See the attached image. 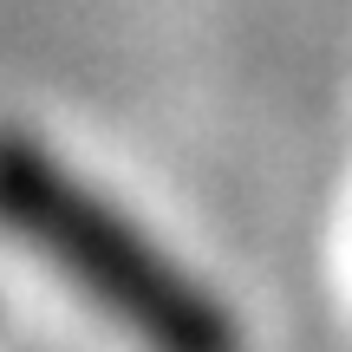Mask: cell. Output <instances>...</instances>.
<instances>
[{
    "mask_svg": "<svg viewBox=\"0 0 352 352\" xmlns=\"http://www.w3.org/2000/svg\"><path fill=\"white\" fill-rule=\"evenodd\" d=\"M0 222L164 346H222L235 333L209 307V294L189 287L124 215L104 209L33 138H13V131H0Z\"/></svg>",
    "mask_w": 352,
    "mask_h": 352,
    "instance_id": "6da1fadb",
    "label": "cell"
}]
</instances>
